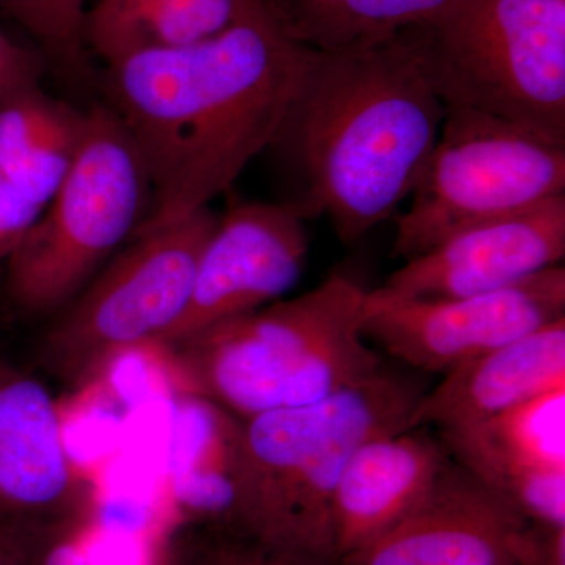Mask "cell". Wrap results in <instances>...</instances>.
Wrapping results in <instances>:
<instances>
[{"mask_svg":"<svg viewBox=\"0 0 565 565\" xmlns=\"http://www.w3.org/2000/svg\"><path fill=\"white\" fill-rule=\"evenodd\" d=\"M311 47L289 39L264 0H237L206 39L104 63V103L128 129L152 189L141 230L210 206L270 150Z\"/></svg>","mask_w":565,"mask_h":565,"instance_id":"1","label":"cell"},{"mask_svg":"<svg viewBox=\"0 0 565 565\" xmlns=\"http://www.w3.org/2000/svg\"><path fill=\"white\" fill-rule=\"evenodd\" d=\"M446 115L408 29L340 51L311 50L275 139L299 181L292 202L343 244L390 221L414 193Z\"/></svg>","mask_w":565,"mask_h":565,"instance_id":"2","label":"cell"},{"mask_svg":"<svg viewBox=\"0 0 565 565\" xmlns=\"http://www.w3.org/2000/svg\"><path fill=\"white\" fill-rule=\"evenodd\" d=\"M366 292L332 274L300 296L159 349L185 392L239 419L316 403L385 370L362 329Z\"/></svg>","mask_w":565,"mask_h":565,"instance_id":"3","label":"cell"},{"mask_svg":"<svg viewBox=\"0 0 565 565\" xmlns=\"http://www.w3.org/2000/svg\"><path fill=\"white\" fill-rule=\"evenodd\" d=\"M423 392L384 370L316 403L241 419L234 530L334 557L330 505L345 463L371 438L407 430Z\"/></svg>","mask_w":565,"mask_h":565,"instance_id":"4","label":"cell"},{"mask_svg":"<svg viewBox=\"0 0 565 565\" xmlns=\"http://www.w3.org/2000/svg\"><path fill=\"white\" fill-rule=\"evenodd\" d=\"M147 167L106 103L87 107L79 151L6 266L11 305L52 318L90 282L150 215Z\"/></svg>","mask_w":565,"mask_h":565,"instance_id":"5","label":"cell"},{"mask_svg":"<svg viewBox=\"0 0 565 565\" xmlns=\"http://www.w3.org/2000/svg\"><path fill=\"white\" fill-rule=\"evenodd\" d=\"M408 32L446 107L489 111L565 145V0H455Z\"/></svg>","mask_w":565,"mask_h":565,"instance_id":"6","label":"cell"},{"mask_svg":"<svg viewBox=\"0 0 565 565\" xmlns=\"http://www.w3.org/2000/svg\"><path fill=\"white\" fill-rule=\"evenodd\" d=\"M217 218L207 206L134 234L52 316L36 351L41 367L63 384L79 386L121 353L161 343L188 308L196 266Z\"/></svg>","mask_w":565,"mask_h":565,"instance_id":"7","label":"cell"},{"mask_svg":"<svg viewBox=\"0 0 565 565\" xmlns=\"http://www.w3.org/2000/svg\"><path fill=\"white\" fill-rule=\"evenodd\" d=\"M565 195V145L473 107L448 106L393 258L412 259L479 223Z\"/></svg>","mask_w":565,"mask_h":565,"instance_id":"8","label":"cell"},{"mask_svg":"<svg viewBox=\"0 0 565 565\" xmlns=\"http://www.w3.org/2000/svg\"><path fill=\"white\" fill-rule=\"evenodd\" d=\"M93 515L95 497L71 460L50 388L0 359V546L39 564Z\"/></svg>","mask_w":565,"mask_h":565,"instance_id":"9","label":"cell"},{"mask_svg":"<svg viewBox=\"0 0 565 565\" xmlns=\"http://www.w3.org/2000/svg\"><path fill=\"white\" fill-rule=\"evenodd\" d=\"M564 318L559 264L508 288L457 299H405L373 289L364 297L362 329L399 362L445 374Z\"/></svg>","mask_w":565,"mask_h":565,"instance_id":"10","label":"cell"},{"mask_svg":"<svg viewBox=\"0 0 565 565\" xmlns=\"http://www.w3.org/2000/svg\"><path fill=\"white\" fill-rule=\"evenodd\" d=\"M292 202L234 203L218 214L180 322L156 348L188 340L280 300L302 275L310 239Z\"/></svg>","mask_w":565,"mask_h":565,"instance_id":"11","label":"cell"},{"mask_svg":"<svg viewBox=\"0 0 565 565\" xmlns=\"http://www.w3.org/2000/svg\"><path fill=\"white\" fill-rule=\"evenodd\" d=\"M539 550V526L449 459L411 512L340 564L519 565Z\"/></svg>","mask_w":565,"mask_h":565,"instance_id":"12","label":"cell"},{"mask_svg":"<svg viewBox=\"0 0 565 565\" xmlns=\"http://www.w3.org/2000/svg\"><path fill=\"white\" fill-rule=\"evenodd\" d=\"M565 195L456 233L394 270L382 291L457 299L498 291L563 264Z\"/></svg>","mask_w":565,"mask_h":565,"instance_id":"13","label":"cell"},{"mask_svg":"<svg viewBox=\"0 0 565 565\" xmlns=\"http://www.w3.org/2000/svg\"><path fill=\"white\" fill-rule=\"evenodd\" d=\"M448 451L422 429L379 435L353 452L330 505L333 556H351L399 522L433 489Z\"/></svg>","mask_w":565,"mask_h":565,"instance_id":"14","label":"cell"},{"mask_svg":"<svg viewBox=\"0 0 565 565\" xmlns=\"http://www.w3.org/2000/svg\"><path fill=\"white\" fill-rule=\"evenodd\" d=\"M444 375L416 401L407 430L473 426L565 386V318Z\"/></svg>","mask_w":565,"mask_h":565,"instance_id":"15","label":"cell"},{"mask_svg":"<svg viewBox=\"0 0 565 565\" xmlns=\"http://www.w3.org/2000/svg\"><path fill=\"white\" fill-rule=\"evenodd\" d=\"M85 121L87 109L41 82L9 93L0 99V172L44 210L76 159Z\"/></svg>","mask_w":565,"mask_h":565,"instance_id":"16","label":"cell"},{"mask_svg":"<svg viewBox=\"0 0 565 565\" xmlns=\"http://www.w3.org/2000/svg\"><path fill=\"white\" fill-rule=\"evenodd\" d=\"M237 0H95L87 44L104 63L148 47L178 46L221 32Z\"/></svg>","mask_w":565,"mask_h":565,"instance_id":"17","label":"cell"},{"mask_svg":"<svg viewBox=\"0 0 565 565\" xmlns=\"http://www.w3.org/2000/svg\"><path fill=\"white\" fill-rule=\"evenodd\" d=\"M455 0H264L289 39L340 51L390 39L440 17Z\"/></svg>","mask_w":565,"mask_h":565,"instance_id":"18","label":"cell"},{"mask_svg":"<svg viewBox=\"0 0 565 565\" xmlns=\"http://www.w3.org/2000/svg\"><path fill=\"white\" fill-rule=\"evenodd\" d=\"M446 451H476L565 471V386L473 424L438 430Z\"/></svg>","mask_w":565,"mask_h":565,"instance_id":"19","label":"cell"},{"mask_svg":"<svg viewBox=\"0 0 565 565\" xmlns=\"http://www.w3.org/2000/svg\"><path fill=\"white\" fill-rule=\"evenodd\" d=\"M448 455L531 525L565 526V471L530 467L476 451Z\"/></svg>","mask_w":565,"mask_h":565,"instance_id":"20","label":"cell"},{"mask_svg":"<svg viewBox=\"0 0 565 565\" xmlns=\"http://www.w3.org/2000/svg\"><path fill=\"white\" fill-rule=\"evenodd\" d=\"M90 6L92 0H0V11L32 36L46 62L79 81L90 73Z\"/></svg>","mask_w":565,"mask_h":565,"instance_id":"21","label":"cell"},{"mask_svg":"<svg viewBox=\"0 0 565 565\" xmlns=\"http://www.w3.org/2000/svg\"><path fill=\"white\" fill-rule=\"evenodd\" d=\"M178 565H341L334 557L264 541L234 527L204 526L184 546Z\"/></svg>","mask_w":565,"mask_h":565,"instance_id":"22","label":"cell"},{"mask_svg":"<svg viewBox=\"0 0 565 565\" xmlns=\"http://www.w3.org/2000/svg\"><path fill=\"white\" fill-rule=\"evenodd\" d=\"M43 207L33 203L0 172V267L20 247L22 239L39 221Z\"/></svg>","mask_w":565,"mask_h":565,"instance_id":"23","label":"cell"},{"mask_svg":"<svg viewBox=\"0 0 565 565\" xmlns=\"http://www.w3.org/2000/svg\"><path fill=\"white\" fill-rule=\"evenodd\" d=\"M47 62L36 47L24 46L0 28V99L24 85L41 82Z\"/></svg>","mask_w":565,"mask_h":565,"instance_id":"24","label":"cell"},{"mask_svg":"<svg viewBox=\"0 0 565 565\" xmlns=\"http://www.w3.org/2000/svg\"><path fill=\"white\" fill-rule=\"evenodd\" d=\"M541 565H565V526L541 527Z\"/></svg>","mask_w":565,"mask_h":565,"instance_id":"25","label":"cell"},{"mask_svg":"<svg viewBox=\"0 0 565 565\" xmlns=\"http://www.w3.org/2000/svg\"><path fill=\"white\" fill-rule=\"evenodd\" d=\"M0 565H36L32 561L25 559L24 556L0 546Z\"/></svg>","mask_w":565,"mask_h":565,"instance_id":"26","label":"cell"},{"mask_svg":"<svg viewBox=\"0 0 565 565\" xmlns=\"http://www.w3.org/2000/svg\"><path fill=\"white\" fill-rule=\"evenodd\" d=\"M539 541H541V537H539ZM519 565H541V550H539V556L535 559L526 561V563Z\"/></svg>","mask_w":565,"mask_h":565,"instance_id":"27","label":"cell"}]
</instances>
